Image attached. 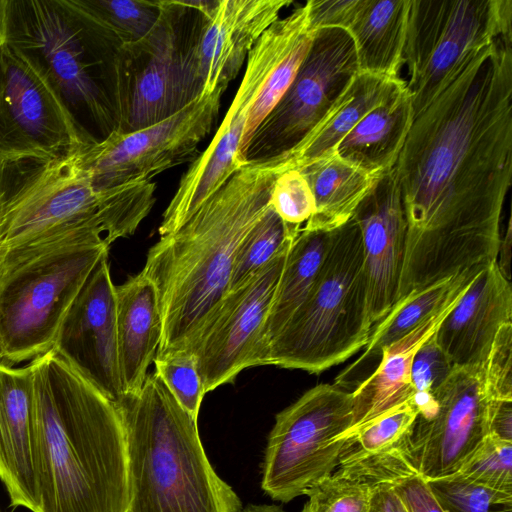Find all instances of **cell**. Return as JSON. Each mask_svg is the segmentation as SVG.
Segmentation results:
<instances>
[{"label":"cell","instance_id":"27","mask_svg":"<svg viewBox=\"0 0 512 512\" xmlns=\"http://www.w3.org/2000/svg\"><path fill=\"white\" fill-rule=\"evenodd\" d=\"M408 9L409 0H362L347 30L360 72L401 78Z\"/></svg>","mask_w":512,"mask_h":512},{"label":"cell","instance_id":"44","mask_svg":"<svg viewBox=\"0 0 512 512\" xmlns=\"http://www.w3.org/2000/svg\"><path fill=\"white\" fill-rule=\"evenodd\" d=\"M487 436L512 442V400L489 399Z\"/></svg>","mask_w":512,"mask_h":512},{"label":"cell","instance_id":"4","mask_svg":"<svg viewBox=\"0 0 512 512\" xmlns=\"http://www.w3.org/2000/svg\"><path fill=\"white\" fill-rule=\"evenodd\" d=\"M116 405L126 433L128 512H243L240 498L207 458L197 419L155 372Z\"/></svg>","mask_w":512,"mask_h":512},{"label":"cell","instance_id":"3","mask_svg":"<svg viewBox=\"0 0 512 512\" xmlns=\"http://www.w3.org/2000/svg\"><path fill=\"white\" fill-rule=\"evenodd\" d=\"M281 171L276 159L246 162L148 250L142 272L155 286L162 320L156 355L193 353L228 294L237 249L269 208Z\"/></svg>","mask_w":512,"mask_h":512},{"label":"cell","instance_id":"34","mask_svg":"<svg viewBox=\"0 0 512 512\" xmlns=\"http://www.w3.org/2000/svg\"><path fill=\"white\" fill-rule=\"evenodd\" d=\"M428 484L445 512H512V493L484 487L458 473Z\"/></svg>","mask_w":512,"mask_h":512},{"label":"cell","instance_id":"46","mask_svg":"<svg viewBox=\"0 0 512 512\" xmlns=\"http://www.w3.org/2000/svg\"><path fill=\"white\" fill-rule=\"evenodd\" d=\"M511 244V220L509 219L504 239L500 241L498 252V255L500 254V259L497 260L500 271L502 272L504 277L509 281L511 278Z\"/></svg>","mask_w":512,"mask_h":512},{"label":"cell","instance_id":"28","mask_svg":"<svg viewBox=\"0 0 512 512\" xmlns=\"http://www.w3.org/2000/svg\"><path fill=\"white\" fill-rule=\"evenodd\" d=\"M308 182L316 211L303 226L331 231L346 223L379 176L348 163L337 153L296 168Z\"/></svg>","mask_w":512,"mask_h":512},{"label":"cell","instance_id":"47","mask_svg":"<svg viewBox=\"0 0 512 512\" xmlns=\"http://www.w3.org/2000/svg\"><path fill=\"white\" fill-rule=\"evenodd\" d=\"M243 512H285L281 506L269 504H249Z\"/></svg>","mask_w":512,"mask_h":512},{"label":"cell","instance_id":"42","mask_svg":"<svg viewBox=\"0 0 512 512\" xmlns=\"http://www.w3.org/2000/svg\"><path fill=\"white\" fill-rule=\"evenodd\" d=\"M362 0H309V28L316 31L322 28H341L348 30L353 22Z\"/></svg>","mask_w":512,"mask_h":512},{"label":"cell","instance_id":"11","mask_svg":"<svg viewBox=\"0 0 512 512\" xmlns=\"http://www.w3.org/2000/svg\"><path fill=\"white\" fill-rule=\"evenodd\" d=\"M353 393L319 384L280 411L264 454L262 490L288 503L306 495L338 467L353 422Z\"/></svg>","mask_w":512,"mask_h":512},{"label":"cell","instance_id":"2","mask_svg":"<svg viewBox=\"0 0 512 512\" xmlns=\"http://www.w3.org/2000/svg\"><path fill=\"white\" fill-rule=\"evenodd\" d=\"M30 363L38 512H128L127 442L118 406L55 349Z\"/></svg>","mask_w":512,"mask_h":512},{"label":"cell","instance_id":"37","mask_svg":"<svg viewBox=\"0 0 512 512\" xmlns=\"http://www.w3.org/2000/svg\"><path fill=\"white\" fill-rule=\"evenodd\" d=\"M458 474L484 487L512 493V442L486 436Z\"/></svg>","mask_w":512,"mask_h":512},{"label":"cell","instance_id":"26","mask_svg":"<svg viewBox=\"0 0 512 512\" xmlns=\"http://www.w3.org/2000/svg\"><path fill=\"white\" fill-rule=\"evenodd\" d=\"M413 119L411 96L404 80L344 137L336 153L348 163L379 176L395 166Z\"/></svg>","mask_w":512,"mask_h":512},{"label":"cell","instance_id":"41","mask_svg":"<svg viewBox=\"0 0 512 512\" xmlns=\"http://www.w3.org/2000/svg\"><path fill=\"white\" fill-rule=\"evenodd\" d=\"M454 366L437 344L434 334L414 355L411 367V383L414 395L433 393L448 379Z\"/></svg>","mask_w":512,"mask_h":512},{"label":"cell","instance_id":"31","mask_svg":"<svg viewBox=\"0 0 512 512\" xmlns=\"http://www.w3.org/2000/svg\"><path fill=\"white\" fill-rule=\"evenodd\" d=\"M115 45L136 42L157 22L159 0H72Z\"/></svg>","mask_w":512,"mask_h":512},{"label":"cell","instance_id":"36","mask_svg":"<svg viewBox=\"0 0 512 512\" xmlns=\"http://www.w3.org/2000/svg\"><path fill=\"white\" fill-rule=\"evenodd\" d=\"M372 486L338 470L306 494L301 512H369Z\"/></svg>","mask_w":512,"mask_h":512},{"label":"cell","instance_id":"38","mask_svg":"<svg viewBox=\"0 0 512 512\" xmlns=\"http://www.w3.org/2000/svg\"><path fill=\"white\" fill-rule=\"evenodd\" d=\"M270 206L289 227L301 230L316 211L311 188L296 168L281 171L275 179Z\"/></svg>","mask_w":512,"mask_h":512},{"label":"cell","instance_id":"6","mask_svg":"<svg viewBox=\"0 0 512 512\" xmlns=\"http://www.w3.org/2000/svg\"><path fill=\"white\" fill-rule=\"evenodd\" d=\"M110 245L82 228L0 255V358L14 366L53 349L69 307Z\"/></svg>","mask_w":512,"mask_h":512},{"label":"cell","instance_id":"43","mask_svg":"<svg viewBox=\"0 0 512 512\" xmlns=\"http://www.w3.org/2000/svg\"><path fill=\"white\" fill-rule=\"evenodd\" d=\"M392 485L409 512H445L419 473L399 478Z\"/></svg>","mask_w":512,"mask_h":512},{"label":"cell","instance_id":"13","mask_svg":"<svg viewBox=\"0 0 512 512\" xmlns=\"http://www.w3.org/2000/svg\"><path fill=\"white\" fill-rule=\"evenodd\" d=\"M308 27V6L303 4L280 17L257 40L247 56L244 76L220 127L183 174L163 213L158 229L160 237L179 229L245 164L240 161L239 152L252 105L277 60Z\"/></svg>","mask_w":512,"mask_h":512},{"label":"cell","instance_id":"45","mask_svg":"<svg viewBox=\"0 0 512 512\" xmlns=\"http://www.w3.org/2000/svg\"><path fill=\"white\" fill-rule=\"evenodd\" d=\"M369 512H409L393 487L384 482L372 486Z\"/></svg>","mask_w":512,"mask_h":512},{"label":"cell","instance_id":"29","mask_svg":"<svg viewBox=\"0 0 512 512\" xmlns=\"http://www.w3.org/2000/svg\"><path fill=\"white\" fill-rule=\"evenodd\" d=\"M331 231L302 228L292 242L264 328L267 353L312 291L321 271Z\"/></svg>","mask_w":512,"mask_h":512},{"label":"cell","instance_id":"15","mask_svg":"<svg viewBox=\"0 0 512 512\" xmlns=\"http://www.w3.org/2000/svg\"><path fill=\"white\" fill-rule=\"evenodd\" d=\"M90 142L50 83L0 42V162L58 157Z\"/></svg>","mask_w":512,"mask_h":512},{"label":"cell","instance_id":"32","mask_svg":"<svg viewBox=\"0 0 512 512\" xmlns=\"http://www.w3.org/2000/svg\"><path fill=\"white\" fill-rule=\"evenodd\" d=\"M300 230L289 227L269 206L241 241L233 263L229 291L244 285L292 242Z\"/></svg>","mask_w":512,"mask_h":512},{"label":"cell","instance_id":"24","mask_svg":"<svg viewBox=\"0 0 512 512\" xmlns=\"http://www.w3.org/2000/svg\"><path fill=\"white\" fill-rule=\"evenodd\" d=\"M117 349L125 394L140 391L162 337L158 296L152 281L141 271L115 285Z\"/></svg>","mask_w":512,"mask_h":512},{"label":"cell","instance_id":"25","mask_svg":"<svg viewBox=\"0 0 512 512\" xmlns=\"http://www.w3.org/2000/svg\"><path fill=\"white\" fill-rule=\"evenodd\" d=\"M485 265H477L450 278L420 290H414L397 301L386 316L376 323L360 356L342 370L334 385L354 391L378 367L383 351L398 341L420 322L434 313L465 282L472 279Z\"/></svg>","mask_w":512,"mask_h":512},{"label":"cell","instance_id":"5","mask_svg":"<svg viewBox=\"0 0 512 512\" xmlns=\"http://www.w3.org/2000/svg\"><path fill=\"white\" fill-rule=\"evenodd\" d=\"M0 42L50 83L89 139L114 130L108 72L116 46L72 0H4Z\"/></svg>","mask_w":512,"mask_h":512},{"label":"cell","instance_id":"1","mask_svg":"<svg viewBox=\"0 0 512 512\" xmlns=\"http://www.w3.org/2000/svg\"><path fill=\"white\" fill-rule=\"evenodd\" d=\"M407 232L396 301L498 260L512 178V35L471 53L394 166Z\"/></svg>","mask_w":512,"mask_h":512},{"label":"cell","instance_id":"16","mask_svg":"<svg viewBox=\"0 0 512 512\" xmlns=\"http://www.w3.org/2000/svg\"><path fill=\"white\" fill-rule=\"evenodd\" d=\"M292 242L244 285L228 292L194 349L206 393L233 383L246 368L266 365L264 328Z\"/></svg>","mask_w":512,"mask_h":512},{"label":"cell","instance_id":"14","mask_svg":"<svg viewBox=\"0 0 512 512\" xmlns=\"http://www.w3.org/2000/svg\"><path fill=\"white\" fill-rule=\"evenodd\" d=\"M224 92L219 88L202 95L151 126L132 132L113 130L82 146L78 160L93 189L151 180L165 170L193 162L200 154V142L216 123Z\"/></svg>","mask_w":512,"mask_h":512},{"label":"cell","instance_id":"23","mask_svg":"<svg viewBox=\"0 0 512 512\" xmlns=\"http://www.w3.org/2000/svg\"><path fill=\"white\" fill-rule=\"evenodd\" d=\"M472 279L459 287L442 306L413 330L383 351L376 370L352 391L353 422L342 438H349L413 398L411 367L414 355L420 346L435 333L442 320L464 294Z\"/></svg>","mask_w":512,"mask_h":512},{"label":"cell","instance_id":"30","mask_svg":"<svg viewBox=\"0 0 512 512\" xmlns=\"http://www.w3.org/2000/svg\"><path fill=\"white\" fill-rule=\"evenodd\" d=\"M404 82L359 72L345 100L318 126L294 154L288 169L298 168L336 153L339 143L371 110L383 103Z\"/></svg>","mask_w":512,"mask_h":512},{"label":"cell","instance_id":"7","mask_svg":"<svg viewBox=\"0 0 512 512\" xmlns=\"http://www.w3.org/2000/svg\"><path fill=\"white\" fill-rule=\"evenodd\" d=\"M371 329L362 234L352 216L331 230L318 279L270 343L267 365L320 373L363 349Z\"/></svg>","mask_w":512,"mask_h":512},{"label":"cell","instance_id":"20","mask_svg":"<svg viewBox=\"0 0 512 512\" xmlns=\"http://www.w3.org/2000/svg\"><path fill=\"white\" fill-rule=\"evenodd\" d=\"M353 216L362 234L372 328L395 304L405 250L407 224L394 167L379 176Z\"/></svg>","mask_w":512,"mask_h":512},{"label":"cell","instance_id":"50","mask_svg":"<svg viewBox=\"0 0 512 512\" xmlns=\"http://www.w3.org/2000/svg\"><path fill=\"white\" fill-rule=\"evenodd\" d=\"M1 512V511H0Z\"/></svg>","mask_w":512,"mask_h":512},{"label":"cell","instance_id":"8","mask_svg":"<svg viewBox=\"0 0 512 512\" xmlns=\"http://www.w3.org/2000/svg\"><path fill=\"white\" fill-rule=\"evenodd\" d=\"M159 5L151 31L116 47L111 55L108 94L114 130L151 126L198 98L187 66L195 10L189 1L159 0Z\"/></svg>","mask_w":512,"mask_h":512},{"label":"cell","instance_id":"17","mask_svg":"<svg viewBox=\"0 0 512 512\" xmlns=\"http://www.w3.org/2000/svg\"><path fill=\"white\" fill-rule=\"evenodd\" d=\"M433 396L434 413L417 416L410 434L413 464L427 481L458 473L487 436L485 364L454 367Z\"/></svg>","mask_w":512,"mask_h":512},{"label":"cell","instance_id":"9","mask_svg":"<svg viewBox=\"0 0 512 512\" xmlns=\"http://www.w3.org/2000/svg\"><path fill=\"white\" fill-rule=\"evenodd\" d=\"M77 151L0 162V255L82 228L103 231V202Z\"/></svg>","mask_w":512,"mask_h":512},{"label":"cell","instance_id":"48","mask_svg":"<svg viewBox=\"0 0 512 512\" xmlns=\"http://www.w3.org/2000/svg\"><path fill=\"white\" fill-rule=\"evenodd\" d=\"M3 4H4V0H0V31H1V22H2V14H3Z\"/></svg>","mask_w":512,"mask_h":512},{"label":"cell","instance_id":"22","mask_svg":"<svg viewBox=\"0 0 512 512\" xmlns=\"http://www.w3.org/2000/svg\"><path fill=\"white\" fill-rule=\"evenodd\" d=\"M0 479L12 507L39 511L31 363L0 361Z\"/></svg>","mask_w":512,"mask_h":512},{"label":"cell","instance_id":"49","mask_svg":"<svg viewBox=\"0 0 512 512\" xmlns=\"http://www.w3.org/2000/svg\"><path fill=\"white\" fill-rule=\"evenodd\" d=\"M0 361H1V358H0Z\"/></svg>","mask_w":512,"mask_h":512},{"label":"cell","instance_id":"10","mask_svg":"<svg viewBox=\"0 0 512 512\" xmlns=\"http://www.w3.org/2000/svg\"><path fill=\"white\" fill-rule=\"evenodd\" d=\"M512 35L511 0H409L403 65L414 117L474 51Z\"/></svg>","mask_w":512,"mask_h":512},{"label":"cell","instance_id":"39","mask_svg":"<svg viewBox=\"0 0 512 512\" xmlns=\"http://www.w3.org/2000/svg\"><path fill=\"white\" fill-rule=\"evenodd\" d=\"M418 413L412 398L347 438V443L366 453L388 449L411 433Z\"/></svg>","mask_w":512,"mask_h":512},{"label":"cell","instance_id":"35","mask_svg":"<svg viewBox=\"0 0 512 512\" xmlns=\"http://www.w3.org/2000/svg\"><path fill=\"white\" fill-rule=\"evenodd\" d=\"M154 372L165 384L179 405L198 419L201 403L206 394L198 372L195 356L176 352L154 358Z\"/></svg>","mask_w":512,"mask_h":512},{"label":"cell","instance_id":"21","mask_svg":"<svg viewBox=\"0 0 512 512\" xmlns=\"http://www.w3.org/2000/svg\"><path fill=\"white\" fill-rule=\"evenodd\" d=\"M512 322V289L497 260L472 279L434 333L454 367L484 365L499 328Z\"/></svg>","mask_w":512,"mask_h":512},{"label":"cell","instance_id":"19","mask_svg":"<svg viewBox=\"0 0 512 512\" xmlns=\"http://www.w3.org/2000/svg\"><path fill=\"white\" fill-rule=\"evenodd\" d=\"M53 349L114 403L124 396L117 349L115 285L108 255L66 312Z\"/></svg>","mask_w":512,"mask_h":512},{"label":"cell","instance_id":"40","mask_svg":"<svg viewBox=\"0 0 512 512\" xmlns=\"http://www.w3.org/2000/svg\"><path fill=\"white\" fill-rule=\"evenodd\" d=\"M489 399L512 400V322L503 324L485 363Z\"/></svg>","mask_w":512,"mask_h":512},{"label":"cell","instance_id":"12","mask_svg":"<svg viewBox=\"0 0 512 512\" xmlns=\"http://www.w3.org/2000/svg\"><path fill=\"white\" fill-rule=\"evenodd\" d=\"M359 72L346 30H316L292 83L243 149L242 163L277 159L287 170L294 154L345 100Z\"/></svg>","mask_w":512,"mask_h":512},{"label":"cell","instance_id":"33","mask_svg":"<svg viewBox=\"0 0 512 512\" xmlns=\"http://www.w3.org/2000/svg\"><path fill=\"white\" fill-rule=\"evenodd\" d=\"M314 32L310 28L303 31L284 51L269 72L250 110L239 157L257 126L273 109L292 83L310 48Z\"/></svg>","mask_w":512,"mask_h":512},{"label":"cell","instance_id":"18","mask_svg":"<svg viewBox=\"0 0 512 512\" xmlns=\"http://www.w3.org/2000/svg\"><path fill=\"white\" fill-rule=\"evenodd\" d=\"M187 66L197 97L226 90L261 35L291 0L190 1Z\"/></svg>","mask_w":512,"mask_h":512}]
</instances>
